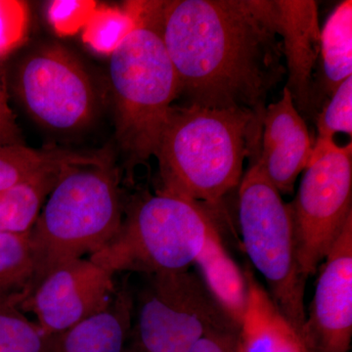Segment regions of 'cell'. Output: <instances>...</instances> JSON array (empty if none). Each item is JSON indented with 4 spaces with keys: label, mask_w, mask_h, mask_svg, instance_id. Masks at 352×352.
<instances>
[{
    "label": "cell",
    "mask_w": 352,
    "mask_h": 352,
    "mask_svg": "<svg viewBox=\"0 0 352 352\" xmlns=\"http://www.w3.org/2000/svg\"><path fill=\"white\" fill-rule=\"evenodd\" d=\"M159 21L184 106L263 120L268 96L287 76L271 0L160 1Z\"/></svg>",
    "instance_id": "cell-1"
},
{
    "label": "cell",
    "mask_w": 352,
    "mask_h": 352,
    "mask_svg": "<svg viewBox=\"0 0 352 352\" xmlns=\"http://www.w3.org/2000/svg\"><path fill=\"white\" fill-rule=\"evenodd\" d=\"M261 133L244 111L173 106L155 155L161 192L217 204L239 186L245 157H258Z\"/></svg>",
    "instance_id": "cell-2"
},
{
    "label": "cell",
    "mask_w": 352,
    "mask_h": 352,
    "mask_svg": "<svg viewBox=\"0 0 352 352\" xmlns=\"http://www.w3.org/2000/svg\"><path fill=\"white\" fill-rule=\"evenodd\" d=\"M159 6L160 1H144L138 25L109 61L116 138L129 170L155 157L179 97L177 75L162 38Z\"/></svg>",
    "instance_id": "cell-3"
},
{
    "label": "cell",
    "mask_w": 352,
    "mask_h": 352,
    "mask_svg": "<svg viewBox=\"0 0 352 352\" xmlns=\"http://www.w3.org/2000/svg\"><path fill=\"white\" fill-rule=\"evenodd\" d=\"M122 219L113 162L65 168L30 232L36 268L31 289L61 264L103 249Z\"/></svg>",
    "instance_id": "cell-4"
},
{
    "label": "cell",
    "mask_w": 352,
    "mask_h": 352,
    "mask_svg": "<svg viewBox=\"0 0 352 352\" xmlns=\"http://www.w3.org/2000/svg\"><path fill=\"white\" fill-rule=\"evenodd\" d=\"M214 228L200 204L160 192L133 201L117 235L89 258L113 275L188 270Z\"/></svg>",
    "instance_id": "cell-5"
},
{
    "label": "cell",
    "mask_w": 352,
    "mask_h": 352,
    "mask_svg": "<svg viewBox=\"0 0 352 352\" xmlns=\"http://www.w3.org/2000/svg\"><path fill=\"white\" fill-rule=\"evenodd\" d=\"M238 217L245 252L265 279L270 298L302 332L307 279L298 266L291 208L256 157L239 184Z\"/></svg>",
    "instance_id": "cell-6"
},
{
    "label": "cell",
    "mask_w": 352,
    "mask_h": 352,
    "mask_svg": "<svg viewBox=\"0 0 352 352\" xmlns=\"http://www.w3.org/2000/svg\"><path fill=\"white\" fill-rule=\"evenodd\" d=\"M136 307V344L148 352H188L206 335L238 332L198 273L146 275Z\"/></svg>",
    "instance_id": "cell-7"
},
{
    "label": "cell",
    "mask_w": 352,
    "mask_h": 352,
    "mask_svg": "<svg viewBox=\"0 0 352 352\" xmlns=\"http://www.w3.org/2000/svg\"><path fill=\"white\" fill-rule=\"evenodd\" d=\"M13 85L28 115L48 131H82L98 113L94 78L82 60L62 44H43L27 53L16 68Z\"/></svg>",
    "instance_id": "cell-8"
},
{
    "label": "cell",
    "mask_w": 352,
    "mask_h": 352,
    "mask_svg": "<svg viewBox=\"0 0 352 352\" xmlns=\"http://www.w3.org/2000/svg\"><path fill=\"white\" fill-rule=\"evenodd\" d=\"M302 276L318 271L352 217V145L312 150L295 200L289 203Z\"/></svg>",
    "instance_id": "cell-9"
},
{
    "label": "cell",
    "mask_w": 352,
    "mask_h": 352,
    "mask_svg": "<svg viewBox=\"0 0 352 352\" xmlns=\"http://www.w3.org/2000/svg\"><path fill=\"white\" fill-rule=\"evenodd\" d=\"M116 293L113 273L78 258L51 270L18 307L32 312L44 335H50L104 311Z\"/></svg>",
    "instance_id": "cell-10"
},
{
    "label": "cell",
    "mask_w": 352,
    "mask_h": 352,
    "mask_svg": "<svg viewBox=\"0 0 352 352\" xmlns=\"http://www.w3.org/2000/svg\"><path fill=\"white\" fill-rule=\"evenodd\" d=\"M319 268L300 335L309 352H351L352 217Z\"/></svg>",
    "instance_id": "cell-11"
},
{
    "label": "cell",
    "mask_w": 352,
    "mask_h": 352,
    "mask_svg": "<svg viewBox=\"0 0 352 352\" xmlns=\"http://www.w3.org/2000/svg\"><path fill=\"white\" fill-rule=\"evenodd\" d=\"M273 19L281 39L286 88L300 113L314 108V69L320 54L318 6L312 0H271Z\"/></svg>",
    "instance_id": "cell-12"
},
{
    "label": "cell",
    "mask_w": 352,
    "mask_h": 352,
    "mask_svg": "<svg viewBox=\"0 0 352 352\" xmlns=\"http://www.w3.org/2000/svg\"><path fill=\"white\" fill-rule=\"evenodd\" d=\"M314 144L307 124L288 88L281 98L266 106L261 150L256 157L280 194L293 193L296 179L309 164Z\"/></svg>",
    "instance_id": "cell-13"
},
{
    "label": "cell",
    "mask_w": 352,
    "mask_h": 352,
    "mask_svg": "<svg viewBox=\"0 0 352 352\" xmlns=\"http://www.w3.org/2000/svg\"><path fill=\"white\" fill-rule=\"evenodd\" d=\"M133 307L129 289L117 291L104 311L74 327L44 336L41 352H124L131 333Z\"/></svg>",
    "instance_id": "cell-14"
},
{
    "label": "cell",
    "mask_w": 352,
    "mask_h": 352,
    "mask_svg": "<svg viewBox=\"0 0 352 352\" xmlns=\"http://www.w3.org/2000/svg\"><path fill=\"white\" fill-rule=\"evenodd\" d=\"M244 272L249 300L238 335L237 352H309L300 332L278 309L252 271Z\"/></svg>",
    "instance_id": "cell-15"
},
{
    "label": "cell",
    "mask_w": 352,
    "mask_h": 352,
    "mask_svg": "<svg viewBox=\"0 0 352 352\" xmlns=\"http://www.w3.org/2000/svg\"><path fill=\"white\" fill-rule=\"evenodd\" d=\"M194 265L215 302L240 328L249 300L247 278L244 271L229 256L217 228L208 235Z\"/></svg>",
    "instance_id": "cell-16"
},
{
    "label": "cell",
    "mask_w": 352,
    "mask_h": 352,
    "mask_svg": "<svg viewBox=\"0 0 352 352\" xmlns=\"http://www.w3.org/2000/svg\"><path fill=\"white\" fill-rule=\"evenodd\" d=\"M112 161L110 153L105 151L78 153L57 148L34 149L25 144L0 145V193L50 168Z\"/></svg>",
    "instance_id": "cell-17"
},
{
    "label": "cell",
    "mask_w": 352,
    "mask_h": 352,
    "mask_svg": "<svg viewBox=\"0 0 352 352\" xmlns=\"http://www.w3.org/2000/svg\"><path fill=\"white\" fill-rule=\"evenodd\" d=\"M66 168L41 171L1 192L0 233L31 232L41 214L43 204Z\"/></svg>",
    "instance_id": "cell-18"
},
{
    "label": "cell",
    "mask_w": 352,
    "mask_h": 352,
    "mask_svg": "<svg viewBox=\"0 0 352 352\" xmlns=\"http://www.w3.org/2000/svg\"><path fill=\"white\" fill-rule=\"evenodd\" d=\"M322 85L332 96L338 87L352 76V1L336 7L320 31Z\"/></svg>",
    "instance_id": "cell-19"
},
{
    "label": "cell",
    "mask_w": 352,
    "mask_h": 352,
    "mask_svg": "<svg viewBox=\"0 0 352 352\" xmlns=\"http://www.w3.org/2000/svg\"><path fill=\"white\" fill-rule=\"evenodd\" d=\"M144 1L124 7H96L83 27L82 41L99 54L110 56L138 25Z\"/></svg>",
    "instance_id": "cell-20"
},
{
    "label": "cell",
    "mask_w": 352,
    "mask_h": 352,
    "mask_svg": "<svg viewBox=\"0 0 352 352\" xmlns=\"http://www.w3.org/2000/svg\"><path fill=\"white\" fill-rule=\"evenodd\" d=\"M34 273L30 232L0 233V296L24 298L32 288Z\"/></svg>",
    "instance_id": "cell-21"
},
{
    "label": "cell",
    "mask_w": 352,
    "mask_h": 352,
    "mask_svg": "<svg viewBox=\"0 0 352 352\" xmlns=\"http://www.w3.org/2000/svg\"><path fill=\"white\" fill-rule=\"evenodd\" d=\"M20 296H0V352H41L44 333L18 307Z\"/></svg>",
    "instance_id": "cell-22"
},
{
    "label": "cell",
    "mask_w": 352,
    "mask_h": 352,
    "mask_svg": "<svg viewBox=\"0 0 352 352\" xmlns=\"http://www.w3.org/2000/svg\"><path fill=\"white\" fill-rule=\"evenodd\" d=\"M317 140L314 147L333 142L339 132L352 134V76L344 80L331 96L330 101L317 118Z\"/></svg>",
    "instance_id": "cell-23"
},
{
    "label": "cell",
    "mask_w": 352,
    "mask_h": 352,
    "mask_svg": "<svg viewBox=\"0 0 352 352\" xmlns=\"http://www.w3.org/2000/svg\"><path fill=\"white\" fill-rule=\"evenodd\" d=\"M29 24L30 10L27 2L0 0V61L25 43Z\"/></svg>",
    "instance_id": "cell-24"
},
{
    "label": "cell",
    "mask_w": 352,
    "mask_h": 352,
    "mask_svg": "<svg viewBox=\"0 0 352 352\" xmlns=\"http://www.w3.org/2000/svg\"><path fill=\"white\" fill-rule=\"evenodd\" d=\"M96 7L94 1L56 0L48 6V20L60 36H73L83 29Z\"/></svg>",
    "instance_id": "cell-25"
},
{
    "label": "cell",
    "mask_w": 352,
    "mask_h": 352,
    "mask_svg": "<svg viewBox=\"0 0 352 352\" xmlns=\"http://www.w3.org/2000/svg\"><path fill=\"white\" fill-rule=\"evenodd\" d=\"M9 144H24V140L9 105L6 85L0 76V145Z\"/></svg>",
    "instance_id": "cell-26"
},
{
    "label": "cell",
    "mask_w": 352,
    "mask_h": 352,
    "mask_svg": "<svg viewBox=\"0 0 352 352\" xmlns=\"http://www.w3.org/2000/svg\"><path fill=\"white\" fill-rule=\"evenodd\" d=\"M238 332H214L201 338L188 352H237Z\"/></svg>",
    "instance_id": "cell-27"
},
{
    "label": "cell",
    "mask_w": 352,
    "mask_h": 352,
    "mask_svg": "<svg viewBox=\"0 0 352 352\" xmlns=\"http://www.w3.org/2000/svg\"><path fill=\"white\" fill-rule=\"evenodd\" d=\"M124 352H148L146 351L145 349H143L142 347L139 346L136 342H134L131 346H129V349H124Z\"/></svg>",
    "instance_id": "cell-28"
},
{
    "label": "cell",
    "mask_w": 352,
    "mask_h": 352,
    "mask_svg": "<svg viewBox=\"0 0 352 352\" xmlns=\"http://www.w3.org/2000/svg\"></svg>",
    "instance_id": "cell-29"
}]
</instances>
